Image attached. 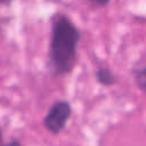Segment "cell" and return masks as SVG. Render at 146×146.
<instances>
[{"instance_id":"6da1fadb","label":"cell","mask_w":146,"mask_h":146,"mask_svg":"<svg viewBox=\"0 0 146 146\" xmlns=\"http://www.w3.org/2000/svg\"><path fill=\"white\" fill-rule=\"evenodd\" d=\"M80 41L81 31L67 15L56 14L51 18L48 59L54 76L67 75L73 71Z\"/></svg>"},{"instance_id":"7a4b0ae2","label":"cell","mask_w":146,"mask_h":146,"mask_svg":"<svg viewBox=\"0 0 146 146\" xmlns=\"http://www.w3.org/2000/svg\"><path fill=\"white\" fill-rule=\"evenodd\" d=\"M71 116H72L71 103L67 100H57L50 106L48 113L44 115L43 127L48 132L52 135H58L65 129Z\"/></svg>"},{"instance_id":"3957f363","label":"cell","mask_w":146,"mask_h":146,"mask_svg":"<svg viewBox=\"0 0 146 146\" xmlns=\"http://www.w3.org/2000/svg\"><path fill=\"white\" fill-rule=\"evenodd\" d=\"M95 78L98 83H100L102 86H105V87L114 86L117 82L116 75L108 67H98L95 72Z\"/></svg>"},{"instance_id":"277c9868","label":"cell","mask_w":146,"mask_h":146,"mask_svg":"<svg viewBox=\"0 0 146 146\" xmlns=\"http://www.w3.org/2000/svg\"><path fill=\"white\" fill-rule=\"evenodd\" d=\"M132 75H133V79H135V82L137 84V87L144 91L145 90V87H146V68H145V65H141L140 67H135L132 70Z\"/></svg>"},{"instance_id":"5b68a950","label":"cell","mask_w":146,"mask_h":146,"mask_svg":"<svg viewBox=\"0 0 146 146\" xmlns=\"http://www.w3.org/2000/svg\"><path fill=\"white\" fill-rule=\"evenodd\" d=\"M1 146H22V144H21V141L19 140H17V139H10L9 141H7V143H5V144H2Z\"/></svg>"},{"instance_id":"8992f818","label":"cell","mask_w":146,"mask_h":146,"mask_svg":"<svg viewBox=\"0 0 146 146\" xmlns=\"http://www.w3.org/2000/svg\"><path fill=\"white\" fill-rule=\"evenodd\" d=\"M92 6L95 7H105L108 5V0H105V1H91L90 2Z\"/></svg>"},{"instance_id":"52a82bcc","label":"cell","mask_w":146,"mask_h":146,"mask_svg":"<svg viewBox=\"0 0 146 146\" xmlns=\"http://www.w3.org/2000/svg\"><path fill=\"white\" fill-rule=\"evenodd\" d=\"M1 137H2V131H1V128H0V140H1Z\"/></svg>"}]
</instances>
